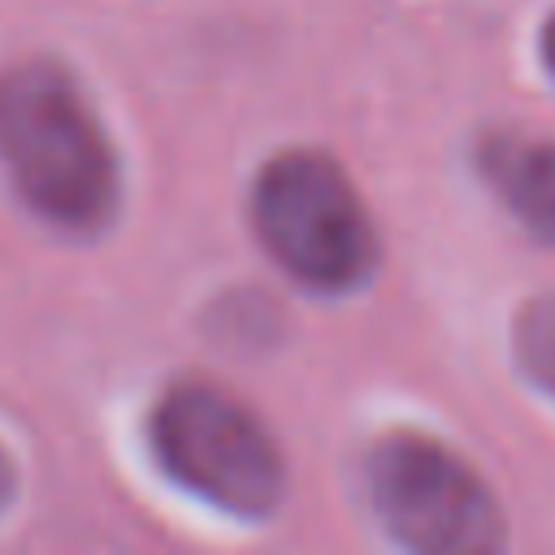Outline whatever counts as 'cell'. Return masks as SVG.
I'll return each instance as SVG.
<instances>
[{"label": "cell", "instance_id": "obj_5", "mask_svg": "<svg viewBox=\"0 0 555 555\" xmlns=\"http://www.w3.org/2000/svg\"><path fill=\"white\" fill-rule=\"evenodd\" d=\"M477 169L516 225L555 247V139L486 134L477 143Z\"/></svg>", "mask_w": 555, "mask_h": 555}, {"label": "cell", "instance_id": "obj_3", "mask_svg": "<svg viewBox=\"0 0 555 555\" xmlns=\"http://www.w3.org/2000/svg\"><path fill=\"white\" fill-rule=\"evenodd\" d=\"M160 473L204 507L264 525L286 503V455L269 425L217 382H173L147 416Z\"/></svg>", "mask_w": 555, "mask_h": 555}, {"label": "cell", "instance_id": "obj_6", "mask_svg": "<svg viewBox=\"0 0 555 555\" xmlns=\"http://www.w3.org/2000/svg\"><path fill=\"white\" fill-rule=\"evenodd\" d=\"M512 364L516 373L555 403V291L529 295L512 312Z\"/></svg>", "mask_w": 555, "mask_h": 555}, {"label": "cell", "instance_id": "obj_1", "mask_svg": "<svg viewBox=\"0 0 555 555\" xmlns=\"http://www.w3.org/2000/svg\"><path fill=\"white\" fill-rule=\"evenodd\" d=\"M0 160L22 204L69 238H100L121 208L117 147L78 78L48 61L0 74Z\"/></svg>", "mask_w": 555, "mask_h": 555}, {"label": "cell", "instance_id": "obj_4", "mask_svg": "<svg viewBox=\"0 0 555 555\" xmlns=\"http://www.w3.org/2000/svg\"><path fill=\"white\" fill-rule=\"evenodd\" d=\"M364 494L382 533L416 555H499L512 538L494 486L425 429L399 425L369 447Z\"/></svg>", "mask_w": 555, "mask_h": 555}, {"label": "cell", "instance_id": "obj_2", "mask_svg": "<svg viewBox=\"0 0 555 555\" xmlns=\"http://www.w3.org/2000/svg\"><path fill=\"white\" fill-rule=\"evenodd\" d=\"M247 221L260 251L317 299L360 295L382 269V230L347 165L321 147L273 152L251 178Z\"/></svg>", "mask_w": 555, "mask_h": 555}, {"label": "cell", "instance_id": "obj_7", "mask_svg": "<svg viewBox=\"0 0 555 555\" xmlns=\"http://www.w3.org/2000/svg\"><path fill=\"white\" fill-rule=\"evenodd\" d=\"M538 61H542L546 78L555 82V9L546 13V22H542V30H538Z\"/></svg>", "mask_w": 555, "mask_h": 555}, {"label": "cell", "instance_id": "obj_8", "mask_svg": "<svg viewBox=\"0 0 555 555\" xmlns=\"http://www.w3.org/2000/svg\"><path fill=\"white\" fill-rule=\"evenodd\" d=\"M13 494H17V464H13V455H9L4 442H0V516L9 512Z\"/></svg>", "mask_w": 555, "mask_h": 555}]
</instances>
